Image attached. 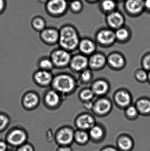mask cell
Returning a JSON list of instances; mask_svg holds the SVG:
<instances>
[{"label": "cell", "instance_id": "cell-22", "mask_svg": "<svg viewBox=\"0 0 150 151\" xmlns=\"http://www.w3.org/2000/svg\"><path fill=\"white\" fill-rule=\"evenodd\" d=\"M37 65L39 70L52 72L54 69L53 64L49 56H44L39 59Z\"/></svg>", "mask_w": 150, "mask_h": 151}, {"label": "cell", "instance_id": "cell-35", "mask_svg": "<svg viewBox=\"0 0 150 151\" xmlns=\"http://www.w3.org/2000/svg\"><path fill=\"white\" fill-rule=\"evenodd\" d=\"M115 6V3L112 0H105L102 4L103 9L107 11L113 10Z\"/></svg>", "mask_w": 150, "mask_h": 151}, {"label": "cell", "instance_id": "cell-43", "mask_svg": "<svg viewBox=\"0 0 150 151\" xmlns=\"http://www.w3.org/2000/svg\"><path fill=\"white\" fill-rule=\"evenodd\" d=\"M101 151H118L115 148L112 147H107L104 148Z\"/></svg>", "mask_w": 150, "mask_h": 151}, {"label": "cell", "instance_id": "cell-42", "mask_svg": "<svg viewBox=\"0 0 150 151\" xmlns=\"http://www.w3.org/2000/svg\"><path fill=\"white\" fill-rule=\"evenodd\" d=\"M144 7L150 11V0H144Z\"/></svg>", "mask_w": 150, "mask_h": 151}, {"label": "cell", "instance_id": "cell-31", "mask_svg": "<svg viewBox=\"0 0 150 151\" xmlns=\"http://www.w3.org/2000/svg\"><path fill=\"white\" fill-rule=\"evenodd\" d=\"M10 122L9 117L6 114L0 112V132L5 130Z\"/></svg>", "mask_w": 150, "mask_h": 151}, {"label": "cell", "instance_id": "cell-20", "mask_svg": "<svg viewBox=\"0 0 150 151\" xmlns=\"http://www.w3.org/2000/svg\"><path fill=\"white\" fill-rule=\"evenodd\" d=\"M136 107L139 114L144 116L150 115V99L146 97L141 98L136 101Z\"/></svg>", "mask_w": 150, "mask_h": 151}, {"label": "cell", "instance_id": "cell-36", "mask_svg": "<svg viewBox=\"0 0 150 151\" xmlns=\"http://www.w3.org/2000/svg\"><path fill=\"white\" fill-rule=\"evenodd\" d=\"M16 151H35L33 146L30 143H26L18 147Z\"/></svg>", "mask_w": 150, "mask_h": 151}, {"label": "cell", "instance_id": "cell-28", "mask_svg": "<svg viewBox=\"0 0 150 151\" xmlns=\"http://www.w3.org/2000/svg\"><path fill=\"white\" fill-rule=\"evenodd\" d=\"M79 96V98L84 103L92 101L95 96V95L91 89L88 88L81 90Z\"/></svg>", "mask_w": 150, "mask_h": 151}, {"label": "cell", "instance_id": "cell-32", "mask_svg": "<svg viewBox=\"0 0 150 151\" xmlns=\"http://www.w3.org/2000/svg\"><path fill=\"white\" fill-rule=\"evenodd\" d=\"M92 78V73L90 69H86L80 73V80L83 83H88Z\"/></svg>", "mask_w": 150, "mask_h": 151}, {"label": "cell", "instance_id": "cell-11", "mask_svg": "<svg viewBox=\"0 0 150 151\" xmlns=\"http://www.w3.org/2000/svg\"><path fill=\"white\" fill-rule=\"evenodd\" d=\"M59 31L53 28H46L41 32L40 37L41 40L46 45L54 46L58 43L59 42Z\"/></svg>", "mask_w": 150, "mask_h": 151}, {"label": "cell", "instance_id": "cell-38", "mask_svg": "<svg viewBox=\"0 0 150 151\" xmlns=\"http://www.w3.org/2000/svg\"><path fill=\"white\" fill-rule=\"evenodd\" d=\"M93 105H94V102H92V101H89V102H85V103H84L85 108L86 110H89V111L92 110Z\"/></svg>", "mask_w": 150, "mask_h": 151}, {"label": "cell", "instance_id": "cell-2", "mask_svg": "<svg viewBox=\"0 0 150 151\" xmlns=\"http://www.w3.org/2000/svg\"><path fill=\"white\" fill-rule=\"evenodd\" d=\"M58 44L60 47L68 52L78 48L80 40L76 31L70 26L63 27L60 32Z\"/></svg>", "mask_w": 150, "mask_h": 151}, {"label": "cell", "instance_id": "cell-24", "mask_svg": "<svg viewBox=\"0 0 150 151\" xmlns=\"http://www.w3.org/2000/svg\"><path fill=\"white\" fill-rule=\"evenodd\" d=\"M118 145L121 150L130 151L133 148V141L129 137L123 136L121 137L118 140Z\"/></svg>", "mask_w": 150, "mask_h": 151}, {"label": "cell", "instance_id": "cell-3", "mask_svg": "<svg viewBox=\"0 0 150 151\" xmlns=\"http://www.w3.org/2000/svg\"><path fill=\"white\" fill-rule=\"evenodd\" d=\"M51 58L55 68L63 69L69 65L72 56L70 52L59 47L50 53Z\"/></svg>", "mask_w": 150, "mask_h": 151}, {"label": "cell", "instance_id": "cell-37", "mask_svg": "<svg viewBox=\"0 0 150 151\" xmlns=\"http://www.w3.org/2000/svg\"><path fill=\"white\" fill-rule=\"evenodd\" d=\"M71 7L74 10L77 11L81 9L82 4L80 1H75L71 3Z\"/></svg>", "mask_w": 150, "mask_h": 151}, {"label": "cell", "instance_id": "cell-1", "mask_svg": "<svg viewBox=\"0 0 150 151\" xmlns=\"http://www.w3.org/2000/svg\"><path fill=\"white\" fill-rule=\"evenodd\" d=\"M76 84L73 76L68 73H61L54 76L51 87L63 96L73 92Z\"/></svg>", "mask_w": 150, "mask_h": 151}, {"label": "cell", "instance_id": "cell-26", "mask_svg": "<svg viewBox=\"0 0 150 151\" xmlns=\"http://www.w3.org/2000/svg\"><path fill=\"white\" fill-rule=\"evenodd\" d=\"M104 135V129L99 125H95L90 130L89 135L94 140H99Z\"/></svg>", "mask_w": 150, "mask_h": 151}, {"label": "cell", "instance_id": "cell-9", "mask_svg": "<svg viewBox=\"0 0 150 151\" xmlns=\"http://www.w3.org/2000/svg\"><path fill=\"white\" fill-rule=\"evenodd\" d=\"M112 107V101L109 99L101 97L94 102L92 111L98 116H106L111 111Z\"/></svg>", "mask_w": 150, "mask_h": 151}, {"label": "cell", "instance_id": "cell-34", "mask_svg": "<svg viewBox=\"0 0 150 151\" xmlns=\"http://www.w3.org/2000/svg\"><path fill=\"white\" fill-rule=\"evenodd\" d=\"M143 69L149 72L150 71V52L145 54L142 59Z\"/></svg>", "mask_w": 150, "mask_h": 151}, {"label": "cell", "instance_id": "cell-33", "mask_svg": "<svg viewBox=\"0 0 150 151\" xmlns=\"http://www.w3.org/2000/svg\"><path fill=\"white\" fill-rule=\"evenodd\" d=\"M116 40L119 41L123 42L126 41L129 37V32L125 28H120L115 33Z\"/></svg>", "mask_w": 150, "mask_h": 151}, {"label": "cell", "instance_id": "cell-6", "mask_svg": "<svg viewBox=\"0 0 150 151\" xmlns=\"http://www.w3.org/2000/svg\"><path fill=\"white\" fill-rule=\"evenodd\" d=\"M39 95L36 91H29L25 93L21 99V104L26 111H33L38 106L40 103Z\"/></svg>", "mask_w": 150, "mask_h": 151}, {"label": "cell", "instance_id": "cell-8", "mask_svg": "<svg viewBox=\"0 0 150 151\" xmlns=\"http://www.w3.org/2000/svg\"><path fill=\"white\" fill-rule=\"evenodd\" d=\"M54 76L52 72L38 69L33 75V80L34 83L41 88L51 87Z\"/></svg>", "mask_w": 150, "mask_h": 151}, {"label": "cell", "instance_id": "cell-18", "mask_svg": "<svg viewBox=\"0 0 150 151\" xmlns=\"http://www.w3.org/2000/svg\"><path fill=\"white\" fill-rule=\"evenodd\" d=\"M109 83L104 79H99L95 81L92 83L91 88L95 96L100 97H103L107 94L109 91Z\"/></svg>", "mask_w": 150, "mask_h": 151}, {"label": "cell", "instance_id": "cell-40", "mask_svg": "<svg viewBox=\"0 0 150 151\" xmlns=\"http://www.w3.org/2000/svg\"><path fill=\"white\" fill-rule=\"evenodd\" d=\"M56 151H72V150L69 146H60Z\"/></svg>", "mask_w": 150, "mask_h": 151}, {"label": "cell", "instance_id": "cell-23", "mask_svg": "<svg viewBox=\"0 0 150 151\" xmlns=\"http://www.w3.org/2000/svg\"><path fill=\"white\" fill-rule=\"evenodd\" d=\"M124 21L122 15L118 12H113L108 16V21L109 24L114 28L119 27Z\"/></svg>", "mask_w": 150, "mask_h": 151}, {"label": "cell", "instance_id": "cell-45", "mask_svg": "<svg viewBox=\"0 0 150 151\" xmlns=\"http://www.w3.org/2000/svg\"><path fill=\"white\" fill-rule=\"evenodd\" d=\"M7 151H14L13 150H8Z\"/></svg>", "mask_w": 150, "mask_h": 151}, {"label": "cell", "instance_id": "cell-7", "mask_svg": "<svg viewBox=\"0 0 150 151\" xmlns=\"http://www.w3.org/2000/svg\"><path fill=\"white\" fill-rule=\"evenodd\" d=\"M75 131L69 127H63L55 134V140L60 146H69L74 141Z\"/></svg>", "mask_w": 150, "mask_h": 151}, {"label": "cell", "instance_id": "cell-29", "mask_svg": "<svg viewBox=\"0 0 150 151\" xmlns=\"http://www.w3.org/2000/svg\"><path fill=\"white\" fill-rule=\"evenodd\" d=\"M148 76L149 72L143 68L137 70L135 73V77L136 80L142 83L148 81Z\"/></svg>", "mask_w": 150, "mask_h": 151}, {"label": "cell", "instance_id": "cell-44", "mask_svg": "<svg viewBox=\"0 0 150 151\" xmlns=\"http://www.w3.org/2000/svg\"><path fill=\"white\" fill-rule=\"evenodd\" d=\"M150 84V71L149 72V76H148V81Z\"/></svg>", "mask_w": 150, "mask_h": 151}, {"label": "cell", "instance_id": "cell-19", "mask_svg": "<svg viewBox=\"0 0 150 151\" xmlns=\"http://www.w3.org/2000/svg\"><path fill=\"white\" fill-rule=\"evenodd\" d=\"M78 49L81 54L88 56L95 53L96 45L91 40L84 39L79 42Z\"/></svg>", "mask_w": 150, "mask_h": 151}, {"label": "cell", "instance_id": "cell-10", "mask_svg": "<svg viewBox=\"0 0 150 151\" xmlns=\"http://www.w3.org/2000/svg\"><path fill=\"white\" fill-rule=\"evenodd\" d=\"M69 66L75 72H82L89 67V58L82 54H77L72 57Z\"/></svg>", "mask_w": 150, "mask_h": 151}, {"label": "cell", "instance_id": "cell-4", "mask_svg": "<svg viewBox=\"0 0 150 151\" xmlns=\"http://www.w3.org/2000/svg\"><path fill=\"white\" fill-rule=\"evenodd\" d=\"M27 134L24 129L20 128H14L11 129L6 137V142L12 147H18L26 143Z\"/></svg>", "mask_w": 150, "mask_h": 151}, {"label": "cell", "instance_id": "cell-16", "mask_svg": "<svg viewBox=\"0 0 150 151\" xmlns=\"http://www.w3.org/2000/svg\"><path fill=\"white\" fill-rule=\"evenodd\" d=\"M126 59L122 54L113 52L107 57V64L113 70H120L126 65Z\"/></svg>", "mask_w": 150, "mask_h": 151}, {"label": "cell", "instance_id": "cell-17", "mask_svg": "<svg viewBox=\"0 0 150 151\" xmlns=\"http://www.w3.org/2000/svg\"><path fill=\"white\" fill-rule=\"evenodd\" d=\"M98 42L102 46L108 47L112 45L116 40L115 33L112 30H103L97 35Z\"/></svg>", "mask_w": 150, "mask_h": 151}, {"label": "cell", "instance_id": "cell-41", "mask_svg": "<svg viewBox=\"0 0 150 151\" xmlns=\"http://www.w3.org/2000/svg\"><path fill=\"white\" fill-rule=\"evenodd\" d=\"M5 4V0H0V14L4 10Z\"/></svg>", "mask_w": 150, "mask_h": 151}, {"label": "cell", "instance_id": "cell-27", "mask_svg": "<svg viewBox=\"0 0 150 151\" xmlns=\"http://www.w3.org/2000/svg\"><path fill=\"white\" fill-rule=\"evenodd\" d=\"M31 25L34 30L40 32L46 28L45 21L40 17L34 18L32 20Z\"/></svg>", "mask_w": 150, "mask_h": 151}, {"label": "cell", "instance_id": "cell-5", "mask_svg": "<svg viewBox=\"0 0 150 151\" xmlns=\"http://www.w3.org/2000/svg\"><path fill=\"white\" fill-rule=\"evenodd\" d=\"M63 101V96L53 89L45 91L42 98L43 105L49 110H55L60 107Z\"/></svg>", "mask_w": 150, "mask_h": 151}, {"label": "cell", "instance_id": "cell-13", "mask_svg": "<svg viewBox=\"0 0 150 151\" xmlns=\"http://www.w3.org/2000/svg\"><path fill=\"white\" fill-rule=\"evenodd\" d=\"M75 124L78 129L86 131L90 130L96 125V120L91 114L84 113L80 114L77 118Z\"/></svg>", "mask_w": 150, "mask_h": 151}, {"label": "cell", "instance_id": "cell-15", "mask_svg": "<svg viewBox=\"0 0 150 151\" xmlns=\"http://www.w3.org/2000/svg\"><path fill=\"white\" fill-rule=\"evenodd\" d=\"M67 6L65 0H49L47 3L46 9L49 14L55 16L63 13Z\"/></svg>", "mask_w": 150, "mask_h": 151}, {"label": "cell", "instance_id": "cell-14", "mask_svg": "<svg viewBox=\"0 0 150 151\" xmlns=\"http://www.w3.org/2000/svg\"><path fill=\"white\" fill-rule=\"evenodd\" d=\"M107 64V58L101 53H95L89 58V67L91 70H99Z\"/></svg>", "mask_w": 150, "mask_h": 151}, {"label": "cell", "instance_id": "cell-30", "mask_svg": "<svg viewBox=\"0 0 150 151\" xmlns=\"http://www.w3.org/2000/svg\"><path fill=\"white\" fill-rule=\"evenodd\" d=\"M125 114L128 119H134L138 117L139 113L135 105H131L126 108L125 110Z\"/></svg>", "mask_w": 150, "mask_h": 151}, {"label": "cell", "instance_id": "cell-21", "mask_svg": "<svg viewBox=\"0 0 150 151\" xmlns=\"http://www.w3.org/2000/svg\"><path fill=\"white\" fill-rule=\"evenodd\" d=\"M127 9L132 13H137L142 10L144 7V0H128Z\"/></svg>", "mask_w": 150, "mask_h": 151}, {"label": "cell", "instance_id": "cell-25", "mask_svg": "<svg viewBox=\"0 0 150 151\" xmlns=\"http://www.w3.org/2000/svg\"><path fill=\"white\" fill-rule=\"evenodd\" d=\"M90 137L89 134L85 130L78 129L75 132L74 141L78 144L81 145L85 144L88 142Z\"/></svg>", "mask_w": 150, "mask_h": 151}, {"label": "cell", "instance_id": "cell-39", "mask_svg": "<svg viewBox=\"0 0 150 151\" xmlns=\"http://www.w3.org/2000/svg\"><path fill=\"white\" fill-rule=\"evenodd\" d=\"M8 145L6 142L0 141V151L8 150Z\"/></svg>", "mask_w": 150, "mask_h": 151}, {"label": "cell", "instance_id": "cell-12", "mask_svg": "<svg viewBox=\"0 0 150 151\" xmlns=\"http://www.w3.org/2000/svg\"><path fill=\"white\" fill-rule=\"evenodd\" d=\"M114 103L120 108H126L131 105L132 97L128 91L120 89L117 91L114 95Z\"/></svg>", "mask_w": 150, "mask_h": 151}]
</instances>
